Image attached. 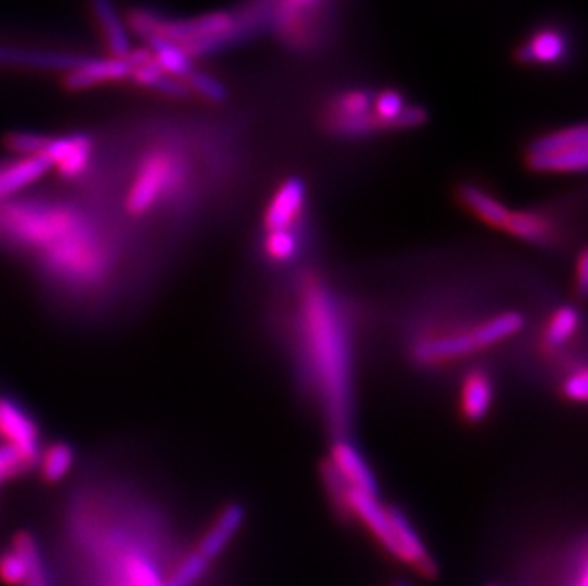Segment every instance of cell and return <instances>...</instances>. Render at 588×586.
Segmentation results:
<instances>
[{
  "label": "cell",
  "mask_w": 588,
  "mask_h": 586,
  "mask_svg": "<svg viewBox=\"0 0 588 586\" xmlns=\"http://www.w3.org/2000/svg\"><path fill=\"white\" fill-rule=\"evenodd\" d=\"M0 244L37 265L58 292L94 295L117 269V238L71 204L0 202Z\"/></svg>",
  "instance_id": "cell-1"
},
{
  "label": "cell",
  "mask_w": 588,
  "mask_h": 586,
  "mask_svg": "<svg viewBox=\"0 0 588 586\" xmlns=\"http://www.w3.org/2000/svg\"><path fill=\"white\" fill-rule=\"evenodd\" d=\"M117 513V495H82L67 518V542L73 547L82 586H162L161 564L140 531Z\"/></svg>",
  "instance_id": "cell-2"
},
{
  "label": "cell",
  "mask_w": 588,
  "mask_h": 586,
  "mask_svg": "<svg viewBox=\"0 0 588 586\" xmlns=\"http://www.w3.org/2000/svg\"><path fill=\"white\" fill-rule=\"evenodd\" d=\"M302 333L324 406L336 426L345 425L353 398V366L346 320L339 301L318 280L302 293Z\"/></svg>",
  "instance_id": "cell-3"
},
{
  "label": "cell",
  "mask_w": 588,
  "mask_h": 586,
  "mask_svg": "<svg viewBox=\"0 0 588 586\" xmlns=\"http://www.w3.org/2000/svg\"><path fill=\"white\" fill-rule=\"evenodd\" d=\"M187 166L177 154L155 151L138 164L132 181L125 192V212L133 220H143L161 208L162 202L184 189Z\"/></svg>",
  "instance_id": "cell-4"
},
{
  "label": "cell",
  "mask_w": 588,
  "mask_h": 586,
  "mask_svg": "<svg viewBox=\"0 0 588 586\" xmlns=\"http://www.w3.org/2000/svg\"><path fill=\"white\" fill-rule=\"evenodd\" d=\"M587 126L546 133L528 149V166L543 174H581L587 169Z\"/></svg>",
  "instance_id": "cell-5"
},
{
  "label": "cell",
  "mask_w": 588,
  "mask_h": 586,
  "mask_svg": "<svg viewBox=\"0 0 588 586\" xmlns=\"http://www.w3.org/2000/svg\"><path fill=\"white\" fill-rule=\"evenodd\" d=\"M0 440L22 457L25 465L37 467L43 452V440L37 421L22 402L12 396L0 395Z\"/></svg>",
  "instance_id": "cell-6"
},
{
  "label": "cell",
  "mask_w": 588,
  "mask_h": 586,
  "mask_svg": "<svg viewBox=\"0 0 588 586\" xmlns=\"http://www.w3.org/2000/svg\"><path fill=\"white\" fill-rule=\"evenodd\" d=\"M153 56L149 48L132 50L125 58H94L90 56L81 67L63 77V86L71 92L96 89L107 82L128 81L138 67L145 66Z\"/></svg>",
  "instance_id": "cell-7"
},
{
  "label": "cell",
  "mask_w": 588,
  "mask_h": 586,
  "mask_svg": "<svg viewBox=\"0 0 588 586\" xmlns=\"http://www.w3.org/2000/svg\"><path fill=\"white\" fill-rule=\"evenodd\" d=\"M40 156H45L50 168L58 169L59 176L69 181L81 179L89 174L94 156V140L84 132L50 136Z\"/></svg>",
  "instance_id": "cell-8"
},
{
  "label": "cell",
  "mask_w": 588,
  "mask_h": 586,
  "mask_svg": "<svg viewBox=\"0 0 588 586\" xmlns=\"http://www.w3.org/2000/svg\"><path fill=\"white\" fill-rule=\"evenodd\" d=\"M341 506H346L349 513L358 516L366 524V528L374 534L375 539L381 542L387 552H390L392 556L400 558L397 539H395V534L390 528L389 506L383 505L377 495L354 490L351 485H346L345 493H343V505Z\"/></svg>",
  "instance_id": "cell-9"
},
{
  "label": "cell",
  "mask_w": 588,
  "mask_h": 586,
  "mask_svg": "<svg viewBox=\"0 0 588 586\" xmlns=\"http://www.w3.org/2000/svg\"><path fill=\"white\" fill-rule=\"evenodd\" d=\"M307 202V187L302 177H287L280 185L279 191L274 192L266 212L267 233L272 231H287L295 228L302 218L303 208Z\"/></svg>",
  "instance_id": "cell-10"
},
{
  "label": "cell",
  "mask_w": 588,
  "mask_h": 586,
  "mask_svg": "<svg viewBox=\"0 0 588 586\" xmlns=\"http://www.w3.org/2000/svg\"><path fill=\"white\" fill-rule=\"evenodd\" d=\"M90 56L73 51L33 50V48H14L0 46V66L25 67L40 71H63L71 73L81 67Z\"/></svg>",
  "instance_id": "cell-11"
},
{
  "label": "cell",
  "mask_w": 588,
  "mask_h": 586,
  "mask_svg": "<svg viewBox=\"0 0 588 586\" xmlns=\"http://www.w3.org/2000/svg\"><path fill=\"white\" fill-rule=\"evenodd\" d=\"M389 520L397 539L400 560L415 565V570L425 577H434L438 573V565L428 554L427 547L421 541L418 531L413 529L410 518L398 506H389Z\"/></svg>",
  "instance_id": "cell-12"
},
{
  "label": "cell",
  "mask_w": 588,
  "mask_h": 586,
  "mask_svg": "<svg viewBox=\"0 0 588 586\" xmlns=\"http://www.w3.org/2000/svg\"><path fill=\"white\" fill-rule=\"evenodd\" d=\"M480 351L482 349L474 338V331L469 330L420 341L413 349V356L420 360L421 364L433 366V364H446L451 360L464 359Z\"/></svg>",
  "instance_id": "cell-13"
},
{
  "label": "cell",
  "mask_w": 588,
  "mask_h": 586,
  "mask_svg": "<svg viewBox=\"0 0 588 586\" xmlns=\"http://www.w3.org/2000/svg\"><path fill=\"white\" fill-rule=\"evenodd\" d=\"M569 54V38L558 27H541L518 50L516 59L526 66H558Z\"/></svg>",
  "instance_id": "cell-14"
},
{
  "label": "cell",
  "mask_w": 588,
  "mask_h": 586,
  "mask_svg": "<svg viewBox=\"0 0 588 586\" xmlns=\"http://www.w3.org/2000/svg\"><path fill=\"white\" fill-rule=\"evenodd\" d=\"M330 465L339 477L345 480L346 485L377 495L375 474L369 469L366 457L358 452V447L354 446L353 442L338 440L331 447Z\"/></svg>",
  "instance_id": "cell-15"
},
{
  "label": "cell",
  "mask_w": 588,
  "mask_h": 586,
  "mask_svg": "<svg viewBox=\"0 0 588 586\" xmlns=\"http://www.w3.org/2000/svg\"><path fill=\"white\" fill-rule=\"evenodd\" d=\"M92 14L96 17L97 25L104 35L105 45L113 58H125L132 51L130 33L126 27L125 20L118 14L113 0H92Z\"/></svg>",
  "instance_id": "cell-16"
},
{
  "label": "cell",
  "mask_w": 588,
  "mask_h": 586,
  "mask_svg": "<svg viewBox=\"0 0 588 586\" xmlns=\"http://www.w3.org/2000/svg\"><path fill=\"white\" fill-rule=\"evenodd\" d=\"M493 383L490 375L477 370L467 375L461 389V413L467 421L480 423L492 410Z\"/></svg>",
  "instance_id": "cell-17"
},
{
  "label": "cell",
  "mask_w": 588,
  "mask_h": 586,
  "mask_svg": "<svg viewBox=\"0 0 588 586\" xmlns=\"http://www.w3.org/2000/svg\"><path fill=\"white\" fill-rule=\"evenodd\" d=\"M457 197H459V202L485 225L495 228L505 227L510 210L490 192H485L477 185L464 184L459 187Z\"/></svg>",
  "instance_id": "cell-18"
},
{
  "label": "cell",
  "mask_w": 588,
  "mask_h": 586,
  "mask_svg": "<svg viewBox=\"0 0 588 586\" xmlns=\"http://www.w3.org/2000/svg\"><path fill=\"white\" fill-rule=\"evenodd\" d=\"M246 513L240 505H228L223 508V513L217 516L214 526L210 528L204 539L200 541L199 552L207 560H214L220 556L223 550L227 549L231 539L236 536V531L243 528Z\"/></svg>",
  "instance_id": "cell-19"
},
{
  "label": "cell",
  "mask_w": 588,
  "mask_h": 586,
  "mask_svg": "<svg viewBox=\"0 0 588 586\" xmlns=\"http://www.w3.org/2000/svg\"><path fill=\"white\" fill-rule=\"evenodd\" d=\"M505 233L515 236L522 243L533 244V246H546L552 241V223L543 212L524 210V212L508 213L507 223L503 227Z\"/></svg>",
  "instance_id": "cell-20"
},
{
  "label": "cell",
  "mask_w": 588,
  "mask_h": 586,
  "mask_svg": "<svg viewBox=\"0 0 588 586\" xmlns=\"http://www.w3.org/2000/svg\"><path fill=\"white\" fill-rule=\"evenodd\" d=\"M148 48L158 67L169 77L185 81L197 69L192 58L181 46L174 45L164 38H149Z\"/></svg>",
  "instance_id": "cell-21"
},
{
  "label": "cell",
  "mask_w": 588,
  "mask_h": 586,
  "mask_svg": "<svg viewBox=\"0 0 588 586\" xmlns=\"http://www.w3.org/2000/svg\"><path fill=\"white\" fill-rule=\"evenodd\" d=\"M74 461H77L74 447L67 442H56L52 446L43 447L37 462L38 472L46 484H59L69 477Z\"/></svg>",
  "instance_id": "cell-22"
},
{
  "label": "cell",
  "mask_w": 588,
  "mask_h": 586,
  "mask_svg": "<svg viewBox=\"0 0 588 586\" xmlns=\"http://www.w3.org/2000/svg\"><path fill=\"white\" fill-rule=\"evenodd\" d=\"M524 328V316L516 310H508V313H501V315L492 316L484 323L474 328V338L479 341L480 349L485 351L490 347L505 341V339L513 338L518 331Z\"/></svg>",
  "instance_id": "cell-23"
},
{
  "label": "cell",
  "mask_w": 588,
  "mask_h": 586,
  "mask_svg": "<svg viewBox=\"0 0 588 586\" xmlns=\"http://www.w3.org/2000/svg\"><path fill=\"white\" fill-rule=\"evenodd\" d=\"M374 92L356 89L346 90L336 97L326 110V117H362L374 110Z\"/></svg>",
  "instance_id": "cell-24"
},
{
  "label": "cell",
  "mask_w": 588,
  "mask_h": 586,
  "mask_svg": "<svg viewBox=\"0 0 588 586\" xmlns=\"http://www.w3.org/2000/svg\"><path fill=\"white\" fill-rule=\"evenodd\" d=\"M581 316L574 307H562L552 315L551 323L544 330V344L551 349H558L574 338L575 331L579 330Z\"/></svg>",
  "instance_id": "cell-25"
},
{
  "label": "cell",
  "mask_w": 588,
  "mask_h": 586,
  "mask_svg": "<svg viewBox=\"0 0 588 586\" xmlns=\"http://www.w3.org/2000/svg\"><path fill=\"white\" fill-rule=\"evenodd\" d=\"M14 547L22 550V554L27 560V565H30V575H27V581L23 586H50V577L46 572L45 560L40 556L37 541L33 539V536L25 534V531L17 534L14 537Z\"/></svg>",
  "instance_id": "cell-26"
},
{
  "label": "cell",
  "mask_w": 588,
  "mask_h": 586,
  "mask_svg": "<svg viewBox=\"0 0 588 586\" xmlns=\"http://www.w3.org/2000/svg\"><path fill=\"white\" fill-rule=\"evenodd\" d=\"M208 565H210V560L202 556L199 550L191 552L189 556H185L177 564L176 570L172 572L169 577L164 579L162 586H195L204 577V573L208 572Z\"/></svg>",
  "instance_id": "cell-27"
},
{
  "label": "cell",
  "mask_w": 588,
  "mask_h": 586,
  "mask_svg": "<svg viewBox=\"0 0 588 586\" xmlns=\"http://www.w3.org/2000/svg\"><path fill=\"white\" fill-rule=\"evenodd\" d=\"M266 251L274 263H290L299 251V236L295 228L267 233Z\"/></svg>",
  "instance_id": "cell-28"
},
{
  "label": "cell",
  "mask_w": 588,
  "mask_h": 586,
  "mask_svg": "<svg viewBox=\"0 0 588 586\" xmlns=\"http://www.w3.org/2000/svg\"><path fill=\"white\" fill-rule=\"evenodd\" d=\"M405 97L397 90H383L374 97V115L385 130H392L397 118L405 109Z\"/></svg>",
  "instance_id": "cell-29"
},
{
  "label": "cell",
  "mask_w": 588,
  "mask_h": 586,
  "mask_svg": "<svg viewBox=\"0 0 588 586\" xmlns=\"http://www.w3.org/2000/svg\"><path fill=\"white\" fill-rule=\"evenodd\" d=\"M46 133L38 132H10L4 140L8 151L14 154L15 159H31L40 156L48 143Z\"/></svg>",
  "instance_id": "cell-30"
},
{
  "label": "cell",
  "mask_w": 588,
  "mask_h": 586,
  "mask_svg": "<svg viewBox=\"0 0 588 586\" xmlns=\"http://www.w3.org/2000/svg\"><path fill=\"white\" fill-rule=\"evenodd\" d=\"M185 82L191 90V94H199L200 97H204L210 103H223L228 97L227 89L220 79H215L214 74L199 71V69H195L185 79Z\"/></svg>",
  "instance_id": "cell-31"
},
{
  "label": "cell",
  "mask_w": 588,
  "mask_h": 586,
  "mask_svg": "<svg viewBox=\"0 0 588 586\" xmlns=\"http://www.w3.org/2000/svg\"><path fill=\"white\" fill-rule=\"evenodd\" d=\"M30 575V565L22 554V550L12 544V549L7 550L0 556V579L7 585L23 586Z\"/></svg>",
  "instance_id": "cell-32"
},
{
  "label": "cell",
  "mask_w": 588,
  "mask_h": 586,
  "mask_svg": "<svg viewBox=\"0 0 588 586\" xmlns=\"http://www.w3.org/2000/svg\"><path fill=\"white\" fill-rule=\"evenodd\" d=\"M25 470H30V467L25 465L22 457L15 454L12 447L0 444V485L12 478L20 477Z\"/></svg>",
  "instance_id": "cell-33"
},
{
  "label": "cell",
  "mask_w": 588,
  "mask_h": 586,
  "mask_svg": "<svg viewBox=\"0 0 588 586\" xmlns=\"http://www.w3.org/2000/svg\"><path fill=\"white\" fill-rule=\"evenodd\" d=\"M562 390H564V396H566L567 400H572V402H587L588 382L585 367H581V370H577L575 374L569 375L566 382H564V387H562Z\"/></svg>",
  "instance_id": "cell-34"
},
{
  "label": "cell",
  "mask_w": 588,
  "mask_h": 586,
  "mask_svg": "<svg viewBox=\"0 0 588 586\" xmlns=\"http://www.w3.org/2000/svg\"><path fill=\"white\" fill-rule=\"evenodd\" d=\"M428 113L427 109H423L421 105H405V109L402 110V115L397 118L395 122V130H405V128H420V126L427 122Z\"/></svg>",
  "instance_id": "cell-35"
},
{
  "label": "cell",
  "mask_w": 588,
  "mask_h": 586,
  "mask_svg": "<svg viewBox=\"0 0 588 586\" xmlns=\"http://www.w3.org/2000/svg\"><path fill=\"white\" fill-rule=\"evenodd\" d=\"M588 286V259L587 251H583L579 259H577V290L581 295L587 293Z\"/></svg>",
  "instance_id": "cell-36"
},
{
  "label": "cell",
  "mask_w": 588,
  "mask_h": 586,
  "mask_svg": "<svg viewBox=\"0 0 588 586\" xmlns=\"http://www.w3.org/2000/svg\"><path fill=\"white\" fill-rule=\"evenodd\" d=\"M287 2H292L294 7L303 8V10H309V12L320 4V0H287Z\"/></svg>",
  "instance_id": "cell-37"
},
{
  "label": "cell",
  "mask_w": 588,
  "mask_h": 586,
  "mask_svg": "<svg viewBox=\"0 0 588 586\" xmlns=\"http://www.w3.org/2000/svg\"><path fill=\"white\" fill-rule=\"evenodd\" d=\"M579 586H588L587 585V573H583L581 585H579Z\"/></svg>",
  "instance_id": "cell-38"
},
{
  "label": "cell",
  "mask_w": 588,
  "mask_h": 586,
  "mask_svg": "<svg viewBox=\"0 0 588 586\" xmlns=\"http://www.w3.org/2000/svg\"><path fill=\"white\" fill-rule=\"evenodd\" d=\"M392 586H410V585H408L405 581H400V583H397V585H392Z\"/></svg>",
  "instance_id": "cell-39"
},
{
  "label": "cell",
  "mask_w": 588,
  "mask_h": 586,
  "mask_svg": "<svg viewBox=\"0 0 588 586\" xmlns=\"http://www.w3.org/2000/svg\"><path fill=\"white\" fill-rule=\"evenodd\" d=\"M493 586H495V585H493Z\"/></svg>",
  "instance_id": "cell-40"
}]
</instances>
